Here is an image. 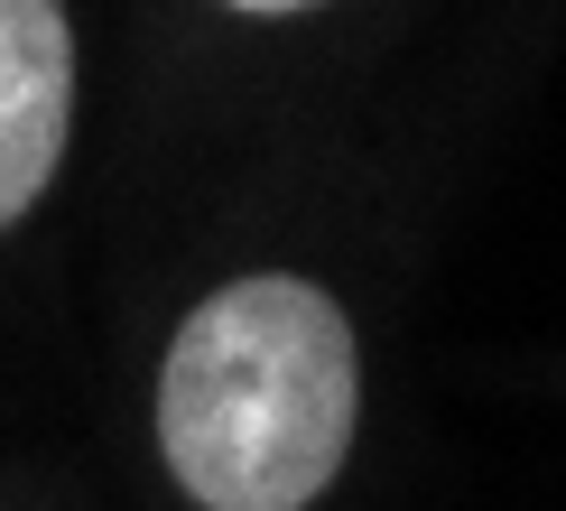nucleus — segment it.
<instances>
[{
    "label": "nucleus",
    "mask_w": 566,
    "mask_h": 511,
    "mask_svg": "<svg viewBox=\"0 0 566 511\" xmlns=\"http://www.w3.org/2000/svg\"><path fill=\"white\" fill-rule=\"evenodd\" d=\"M232 10H306V0H232Z\"/></svg>",
    "instance_id": "7ed1b4c3"
},
{
    "label": "nucleus",
    "mask_w": 566,
    "mask_h": 511,
    "mask_svg": "<svg viewBox=\"0 0 566 511\" xmlns=\"http://www.w3.org/2000/svg\"><path fill=\"white\" fill-rule=\"evenodd\" d=\"M353 325L316 279H232L177 325L158 447L205 511H306L353 447Z\"/></svg>",
    "instance_id": "f257e3e1"
},
{
    "label": "nucleus",
    "mask_w": 566,
    "mask_h": 511,
    "mask_svg": "<svg viewBox=\"0 0 566 511\" xmlns=\"http://www.w3.org/2000/svg\"><path fill=\"white\" fill-rule=\"evenodd\" d=\"M75 122V38L56 0H0V223L46 196Z\"/></svg>",
    "instance_id": "f03ea898"
}]
</instances>
